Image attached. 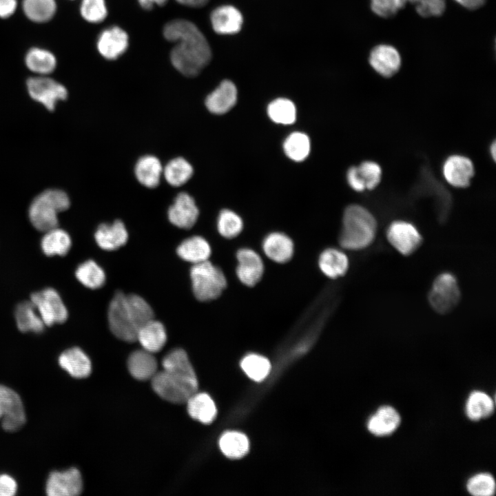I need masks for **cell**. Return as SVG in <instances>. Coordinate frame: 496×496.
Masks as SVG:
<instances>
[{
    "mask_svg": "<svg viewBox=\"0 0 496 496\" xmlns=\"http://www.w3.org/2000/svg\"><path fill=\"white\" fill-rule=\"evenodd\" d=\"M199 210L193 197L186 192H180L168 209L169 222L182 229H190L196 222Z\"/></svg>",
    "mask_w": 496,
    "mask_h": 496,
    "instance_id": "cell-13",
    "label": "cell"
},
{
    "mask_svg": "<svg viewBox=\"0 0 496 496\" xmlns=\"http://www.w3.org/2000/svg\"><path fill=\"white\" fill-rule=\"evenodd\" d=\"M152 386L161 398L176 404L186 403L197 389L165 371L156 372L152 377Z\"/></svg>",
    "mask_w": 496,
    "mask_h": 496,
    "instance_id": "cell-10",
    "label": "cell"
},
{
    "mask_svg": "<svg viewBox=\"0 0 496 496\" xmlns=\"http://www.w3.org/2000/svg\"><path fill=\"white\" fill-rule=\"evenodd\" d=\"M192 418L203 424H210L215 419L217 410L214 400L205 393H193L186 402Z\"/></svg>",
    "mask_w": 496,
    "mask_h": 496,
    "instance_id": "cell-28",
    "label": "cell"
},
{
    "mask_svg": "<svg viewBox=\"0 0 496 496\" xmlns=\"http://www.w3.org/2000/svg\"><path fill=\"white\" fill-rule=\"evenodd\" d=\"M157 361L152 353L145 349L132 352L127 360L128 370L135 379H152L157 372Z\"/></svg>",
    "mask_w": 496,
    "mask_h": 496,
    "instance_id": "cell-26",
    "label": "cell"
},
{
    "mask_svg": "<svg viewBox=\"0 0 496 496\" xmlns=\"http://www.w3.org/2000/svg\"><path fill=\"white\" fill-rule=\"evenodd\" d=\"M193 173L192 165L183 157L169 161L163 171L165 180L173 187H179L186 183Z\"/></svg>",
    "mask_w": 496,
    "mask_h": 496,
    "instance_id": "cell-34",
    "label": "cell"
},
{
    "mask_svg": "<svg viewBox=\"0 0 496 496\" xmlns=\"http://www.w3.org/2000/svg\"><path fill=\"white\" fill-rule=\"evenodd\" d=\"M168 0H138L141 6L145 10H151L154 5L163 6Z\"/></svg>",
    "mask_w": 496,
    "mask_h": 496,
    "instance_id": "cell-52",
    "label": "cell"
},
{
    "mask_svg": "<svg viewBox=\"0 0 496 496\" xmlns=\"http://www.w3.org/2000/svg\"><path fill=\"white\" fill-rule=\"evenodd\" d=\"M179 3L183 4L184 6L193 7V8H200L202 6H204L207 3L209 0H176Z\"/></svg>",
    "mask_w": 496,
    "mask_h": 496,
    "instance_id": "cell-53",
    "label": "cell"
},
{
    "mask_svg": "<svg viewBox=\"0 0 496 496\" xmlns=\"http://www.w3.org/2000/svg\"><path fill=\"white\" fill-rule=\"evenodd\" d=\"M236 258V274L238 279L246 286H254L259 282L264 271L260 256L251 249L242 248L238 251Z\"/></svg>",
    "mask_w": 496,
    "mask_h": 496,
    "instance_id": "cell-15",
    "label": "cell"
},
{
    "mask_svg": "<svg viewBox=\"0 0 496 496\" xmlns=\"http://www.w3.org/2000/svg\"><path fill=\"white\" fill-rule=\"evenodd\" d=\"M267 114L274 123L290 125L296 121V110L291 101L280 98L275 99L269 104Z\"/></svg>",
    "mask_w": 496,
    "mask_h": 496,
    "instance_id": "cell-40",
    "label": "cell"
},
{
    "mask_svg": "<svg viewBox=\"0 0 496 496\" xmlns=\"http://www.w3.org/2000/svg\"><path fill=\"white\" fill-rule=\"evenodd\" d=\"M357 167L366 189H373L380 183L382 169L378 163L373 161H364Z\"/></svg>",
    "mask_w": 496,
    "mask_h": 496,
    "instance_id": "cell-45",
    "label": "cell"
},
{
    "mask_svg": "<svg viewBox=\"0 0 496 496\" xmlns=\"http://www.w3.org/2000/svg\"><path fill=\"white\" fill-rule=\"evenodd\" d=\"M237 101V89L229 80L222 81L205 99L207 110L215 114H223L229 111Z\"/></svg>",
    "mask_w": 496,
    "mask_h": 496,
    "instance_id": "cell-19",
    "label": "cell"
},
{
    "mask_svg": "<svg viewBox=\"0 0 496 496\" xmlns=\"http://www.w3.org/2000/svg\"><path fill=\"white\" fill-rule=\"evenodd\" d=\"M347 178L349 185L355 191L362 192L366 189L357 167L353 166L348 169Z\"/></svg>",
    "mask_w": 496,
    "mask_h": 496,
    "instance_id": "cell-49",
    "label": "cell"
},
{
    "mask_svg": "<svg viewBox=\"0 0 496 496\" xmlns=\"http://www.w3.org/2000/svg\"><path fill=\"white\" fill-rule=\"evenodd\" d=\"M17 6V0H0V17L8 18L15 12Z\"/></svg>",
    "mask_w": 496,
    "mask_h": 496,
    "instance_id": "cell-50",
    "label": "cell"
},
{
    "mask_svg": "<svg viewBox=\"0 0 496 496\" xmlns=\"http://www.w3.org/2000/svg\"><path fill=\"white\" fill-rule=\"evenodd\" d=\"M27 68L39 75H48L52 72L56 66L55 56L50 51L40 48L30 49L25 57Z\"/></svg>",
    "mask_w": 496,
    "mask_h": 496,
    "instance_id": "cell-33",
    "label": "cell"
},
{
    "mask_svg": "<svg viewBox=\"0 0 496 496\" xmlns=\"http://www.w3.org/2000/svg\"><path fill=\"white\" fill-rule=\"evenodd\" d=\"M163 171L161 161L152 155L141 157L134 167L136 179L147 188H155L159 185Z\"/></svg>",
    "mask_w": 496,
    "mask_h": 496,
    "instance_id": "cell-27",
    "label": "cell"
},
{
    "mask_svg": "<svg viewBox=\"0 0 496 496\" xmlns=\"http://www.w3.org/2000/svg\"><path fill=\"white\" fill-rule=\"evenodd\" d=\"M262 249L269 259L278 263H284L289 260L293 256V243L287 235L273 232L265 238Z\"/></svg>",
    "mask_w": 496,
    "mask_h": 496,
    "instance_id": "cell-22",
    "label": "cell"
},
{
    "mask_svg": "<svg viewBox=\"0 0 496 496\" xmlns=\"http://www.w3.org/2000/svg\"><path fill=\"white\" fill-rule=\"evenodd\" d=\"M154 318L150 305L136 294L115 293L110 302L107 320L112 333L127 342L136 340L139 329Z\"/></svg>",
    "mask_w": 496,
    "mask_h": 496,
    "instance_id": "cell-2",
    "label": "cell"
},
{
    "mask_svg": "<svg viewBox=\"0 0 496 496\" xmlns=\"http://www.w3.org/2000/svg\"><path fill=\"white\" fill-rule=\"evenodd\" d=\"M318 265L325 276L330 278H337L342 276L347 271L349 259L341 250L329 248L320 254Z\"/></svg>",
    "mask_w": 496,
    "mask_h": 496,
    "instance_id": "cell-30",
    "label": "cell"
},
{
    "mask_svg": "<svg viewBox=\"0 0 496 496\" xmlns=\"http://www.w3.org/2000/svg\"><path fill=\"white\" fill-rule=\"evenodd\" d=\"M59 364L71 376L76 378L87 377L92 370L90 358L79 347L64 351L59 357Z\"/></svg>",
    "mask_w": 496,
    "mask_h": 496,
    "instance_id": "cell-23",
    "label": "cell"
},
{
    "mask_svg": "<svg viewBox=\"0 0 496 496\" xmlns=\"http://www.w3.org/2000/svg\"><path fill=\"white\" fill-rule=\"evenodd\" d=\"M459 298L460 290L455 276L446 271L440 273L428 293L431 307L438 313H448L457 306Z\"/></svg>",
    "mask_w": 496,
    "mask_h": 496,
    "instance_id": "cell-6",
    "label": "cell"
},
{
    "mask_svg": "<svg viewBox=\"0 0 496 496\" xmlns=\"http://www.w3.org/2000/svg\"><path fill=\"white\" fill-rule=\"evenodd\" d=\"M400 423V417L397 411L390 406H382L373 414L367 422L370 433L377 436L391 434Z\"/></svg>",
    "mask_w": 496,
    "mask_h": 496,
    "instance_id": "cell-24",
    "label": "cell"
},
{
    "mask_svg": "<svg viewBox=\"0 0 496 496\" xmlns=\"http://www.w3.org/2000/svg\"><path fill=\"white\" fill-rule=\"evenodd\" d=\"M176 251L183 260L194 265L208 260L211 247L204 238L194 236L184 240L177 247Z\"/></svg>",
    "mask_w": 496,
    "mask_h": 496,
    "instance_id": "cell-29",
    "label": "cell"
},
{
    "mask_svg": "<svg viewBox=\"0 0 496 496\" xmlns=\"http://www.w3.org/2000/svg\"><path fill=\"white\" fill-rule=\"evenodd\" d=\"M163 35L169 41L176 43L171 51V61L183 75L196 76L209 63V44L192 22L182 19L169 21L163 28Z\"/></svg>",
    "mask_w": 496,
    "mask_h": 496,
    "instance_id": "cell-1",
    "label": "cell"
},
{
    "mask_svg": "<svg viewBox=\"0 0 496 496\" xmlns=\"http://www.w3.org/2000/svg\"><path fill=\"white\" fill-rule=\"evenodd\" d=\"M219 446L223 453L229 458H240L249 451V443L245 435L237 431H228L222 435Z\"/></svg>",
    "mask_w": 496,
    "mask_h": 496,
    "instance_id": "cell-35",
    "label": "cell"
},
{
    "mask_svg": "<svg viewBox=\"0 0 496 496\" xmlns=\"http://www.w3.org/2000/svg\"><path fill=\"white\" fill-rule=\"evenodd\" d=\"M469 493L475 496H490L495 491V482L489 473H479L471 477L466 484Z\"/></svg>",
    "mask_w": 496,
    "mask_h": 496,
    "instance_id": "cell-43",
    "label": "cell"
},
{
    "mask_svg": "<svg viewBox=\"0 0 496 496\" xmlns=\"http://www.w3.org/2000/svg\"><path fill=\"white\" fill-rule=\"evenodd\" d=\"M243 19L240 11L232 6H223L216 8L211 14V23L214 30L220 34L238 32Z\"/></svg>",
    "mask_w": 496,
    "mask_h": 496,
    "instance_id": "cell-21",
    "label": "cell"
},
{
    "mask_svg": "<svg viewBox=\"0 0 496 496\" xmlns=\"http://www.w3.org/2000/svg\"><path fill=\"white\" fill-rule=\"evenodd\" d=\"M22 6L27 18L36 23L48 21L56 10L55 0H23Z\"/></svg>",
    "mask_w": 496,
    "mask_h": 496,
    "instance_id": "cell-37",
    "label": "cell"
},
{
    "mask_svg": "<svg viewBox=\"0 0 496 496\" xmlns=\"http://www.w3.org/2000/svg\"><path fill=\"white\" fill-rule=\"evenodd\" d=\"M376 232V220L367 209L358 205L346 208L339 236L341 247L353 251L365 249L374 241Z\"/></svg>",
    "mask_w": 496,
    "mask_h": 496,
    "instance_id": "cell-3",
    "label": "cell"
},
{
    "mask_svg": "<svg viewBox=\"0 0 496 496\" xmlns=\"http://www.w3.org/2000/svg\"><path fill=\"white\" fill-rule=\"evenodd\" d=\"M94 238L101 249L113 251L127 242L128 234L124 223L120 220H116L112 224L102 223L99 225Z\"/></svg>",
    "mask_w": 496,
    "mask_h": 496,
    "instance_id": "cell-20",
    "label": "cell"
},
{
    "mask_svg": "<svg viewBox=\"0 0 496 496\" xmlns=\"http://www.w3.org/2000/svg\"><path fill=\"white\" fill-rule=\"evenodd\" d=\"M423 17H439L446 9V0H408Z\"/></svg>",
    "mask_w": 496,
    "mask_h": 496,
    "instance_id": "cell-46",
    "label": "cell"
},
{
    "mask_svg": "<svg viewBox=\"0 0 496 496\" xmlns=\"http://www.w3.org/2000/svg\"><path fill=\"white\" fill-rule=\"evenodd\" d=\"M386 235L390 245L404 256L413 254L422 242V236L418 229L406 220L392 222L386 229Z\"/></svg>",
    "mask_w": 496,
    "mask_h": 496,
    "instance_id": "cell-9",
    "label": "cell"
},
{
    "mask_svg": "<svg viewBox=\"0 0 496 496\" xmlns=\"http://www.w3.org/2000/svg\"><path fill=\"white\" fill-rule=\"evenodd\" d=\"M70 198L63 190L48 189L37 195L32 201L28 216L33 227L45 232L58 227V214L69 208Z\"/></svg>",
    "mask_w": 496,
    "mask_h": 496,
    "instance_id": "cell-4",
    "label": "cell"
},
{
    "mask_svg": "<svg viewBox=\"0 0 496 496\" xmlns=\"http://www.w3.org/2000/svg\"><path fill=\"white\" fill-rule=\"evenodd\" d=\"M443 175L448 183L455 187H466L475 172L472 161L462 155L449 156L443 165Z\"/></svg>",
    "mask_w": 496,
    "mask_h": 496,
    "instance_id": "cell-17",
    "label": "cell"
},
{
    "mask_svg": "<svg viewBox=\"0 0 496 496\" xmlns=\"http://www.w3.org/2000/svg\"><path fill=\"white\" fill-rule=\"evenodd\" d=\"M82 17L90 23H100L107 17L105 0H82L80 6Z\"/></svg>",
    "mask_w": 496,
    "mask_h": 496,
    "instance_id": "cell-44",
    "label": "cell"
},
{
    "mask_svg": "<svg viewBox=\"0 0 496 496\" xmlns=\"http://www.w3.org/2000/svg\"><path fill=\"white\" fill-rule=\"evenodd\" d=\"M240 366L248 377L257 382L263 380L271 369V364L268 359L254 353L244 357Z\"/></svg>",
    "mask_w": 496,
    "mask_h": 496,
    "instance_id": "cell-41",
    "label": "cell"
},
{
    "mask_svg": "<svg viewBox=\"0 0 496 496\" xmlns=\"http://www.w3.org/2000/svg\"><path fill=\"white\" fill-rule=\"evenodd\" d=\"M15 480L7 474L0 475V496H12L17 493Z\"/></svg>",
    "mask_w": 496,
    "mask_h": 496,
    "instance_id": "cell-48",
    "label": "cell"
},
{
    "mask_svg": "<svg viewBox=\"0 0 496 496\" xmlns=\"http://www.w3.org/2000/svg\"><path fill=\"white\" fill-rule=\"evenodd\" d=\"M285 154L294 161H304L310 152V141L304 133L296 132L289 134L283 143Z\"/></svg>",
    "mask_w": 496,
    "mask_h": 496,
    "instance_id": "cell-39",
    "label": "cell"
},
{
    "mask_svg": "<svg viewBox=\"0 0 496 496\" xmlns=\"http://www.w3.org/2000/svg\"><path fill=\"white\" fill-rule=\"evenodd\" d=\"M494 402L482 391L472 392L466 403V413L471 420H479L489 416L493 411Z\"/></svg>",
    "mask_w": 496,
    "mask_h": 496,
    "instance_id": "cell-36",
    "label": "cell"
},
{
    "mask_svg": "<svg viewBox=\"0 0 496 496\" xmlns=\"http://www.w3.org/2000/svg\"><path fill=\"white\" fill-rule=\"evenodd\" d=\"M459 5L469 10H475L482 7L486 0H455Z\"/></svg>",
    "mask_w": 496,
    "mask_h": 496,
    "instance_id": "cell-51",
    "label": "cell"
},
{
    "mask_svg": "<svg viewBox=\"0 0 496 496\" xmlns=\"http://www.w3.org/2000/svg\"><path fill=\"white\" fill-rule=\"evenodd\" d=\"M193 293L200 301H209L219 297L227 286L222 270L209 260L194 264L190 269Z\"/></svg>",
    "mask_w": 496,
    "mask_h": 496,
    "instance_id": "cell-5",
    "label": "cell"
},
{
    "mask_svg": "<svg viewBox=\"0 0 496 496\" xmlns=\"http://www.w3.org/2000/svg\"><path fill=\"white\" fill-rule=\"evenodd\" d=\"M18 329L21 332L39 333L43 331L45 324L31 301L19 303L14 311Z\"/></svg>",
    "mask_w": 496,
    "mask_h": 496,
    "instance_id": "cell-31",
    "label": "cell"
},
{
    "mask_svg": "<svg viewBox=\"0 0 496 496\" xmlns=\"http://www.w3.org/2000/svg\"><path fill=\"white\" fill-rule=\"evenodd\" d=\"M369 64L384 77H391L400 70L402 59L397 50L387 44L374 47L369 54Z\"/></svg>",
    "mask_w": 496,
    "mask_h": 496,
    "instance_id": "cell-16",
    "label": "cell"
},
{
    "mask_svg": "<svg viewBox=\"0 0 496 496\" xmlns=\"http://www.w3.org/2000/svg\"><path fill=\"white\" fill-rule=\"evenodd\" d=\"M127 46V34L118 26L104 30L97 41L99 53L108 60L116 59L126 51Z\"/></svg>",
    "mask_w": 496,
    "mask_h": 496,
    "instance_id": "cell-18",
    "label": "cell"
},
{
    "mask_svg": "<svg viewBox=\"0 0 496 496\" xmlns=\"http://www.w3.org/2000/svg\"><path fill=\"white\" fill-rule=\"evenodd\" d=\"M242 227V220L237 214L227 209L220 212L217 228L222 236L226 238H234L241 232Z\"/></svg>",
    "mask_w": 496,
    "mask_h": 496,
    "instance_id": "cell-42",
    "label": "cell"
},
{
    "mask_svg": "<svg viewBox=\"0 0 496 496\" xmlns=\"http://www.w3.org/2000/svg\"><path fill=\"white\" fill-rule=\"evenodd\" d=\"M496 147H495V143L493 142L492 145L490 146V154L493 156V159H495V154H496Z\"/></svg>",
    "mask_w": 496,
    "mask_h": 496,
    "instance_id": "cell-54",
    "label": "cell"
},
{
    "mask_svg": "<svg viewBox=\"0 0 496 496\" xmlns=\"http://www.w3.org/2000/svg\"><path fill=\"white\" fill-rule=\"evenodd\" d=\"M26 85L30 96L50 111H53L56 103L65 100L68 94L64 85L45 75L29 78Z\"/></svg>",
    "mask_w": 496,
    "mask_h": 496,
    "instance_id": "cell-7",
    "label": "cell"
},
{
    "mask_svg": "<svg viewBox=\"0 0 496 496\" xmlns=\"http://www.w3.org/2000/svg\"><path fill=\"white\" fill-rule=\"evenodd\" d=\"M78 280L85 287L95 289L101 287L105 282L103 269L92 260L78 266L75 271Z\"/></svg>",
    "mask_w": 496,
    "mask_h": 496,
    "instance_id": "cell-38",
    "label": "cell"
},
{
    "mask_svg": "<svg viewBox=\"0 0 496 496\" xmlns=\"http://www.w3.org/2000/svg\"><path fill=\"white\" fill-rule=\"evenodd\" d=\"M72 240L69 234L58 227L45 232L41 240L43 252L48 256H63L71 248Z\"/></svg>",
    "mask_w": 496,
    "mask_h": 496,
    "instance_id": "cell-32",
    "label": "cell"
},
{
    "mask_svg": "<svg viewBox=\"0 0 496 496\" xmlns=\"http://www.w3.org/2000/svg\"><path fill=\"white\" fill-rule=\"evenodd\" d=\"M83 489L79 471L71 468L64 471H53L46 482V493L49 496H76Z\"/></svg>",
    "mask_w": 496,
    "mask_h": 496,
    "instance_id": "cell-12",
    "label": "cell"
},
{
    "mask_svg": "<svg viewBox=\"0 0 496 496\" xmlns=\"http://www.w3.org/2000/svg\"><path fill=\"white\" fill-rule=\"evenodd\" d=\"M163 371L198 390V380L186 352L181 349L170 351L163 359Z\"/></svg>",
    "mask_w": 496,
    "mask_h": 496,
    "instance_id": "cell-14",
    "label": "cell"
},
{
    "mask_svg": "<svg viewBox=\"0 0 496 496\" xmlns=\"http://www.w3.org/2000/svg\"><path fill=\"white\" fill-rule=\"evenodd\" d=\"M0 420L7 431L19 430L25 422V413L20 396L12 389L0 384Z\"/></svg>",
    "mask_w": 496,
    "mask_h": 496,
    "instance_id": "cell-11",
    "label": "cell"
},
{
    "mask_svg": "<svg viewBox=\"0 0 496 496\" xmlns=\"http://www.w3.org/2000/svg\"><path fill=\"white\" fill-rule=\"evenodd\" d=\"M408 0H371L372 11L380 17L394 16L404 8Z\"/></svg>",
    "mask_w": 496,
    "mask_h": 496,
    "instance_id": "cell-47",
    "label": "cell"
},
{
    "mask_svg": "<svg viewBox=\"0 0 496 496\" xmlns=\"http://www.w3.org/2000/svg\"><path fill=\"white\" fill-rule=\"evenodd\" d=\"M136 340L143 349L152 353H156L161 351L166 343V330L161 322L153 318L139 329Z\"/></svg>",
    "mask_w": 496,
    "mask_h": 496,
    "instance_id": "cell-25",
    "label": "cell"
},
{
    "mask_svg": "<svg viewBox=\"0 0 496 496\" xmlns=\"http://www.w3.org/2000/svg\"><path fill=\"white\" fill-rule=\"evenodd\" d=\"M30 301L34 305L45 326L64 322L68 310L59 293L52 288H46L33 293Z\"/></svg>",
    "mask_w": 496,
    "mask_h": 496,
    "instance_id": "cell-8",
    "label": "cell"
}]
</instances>
